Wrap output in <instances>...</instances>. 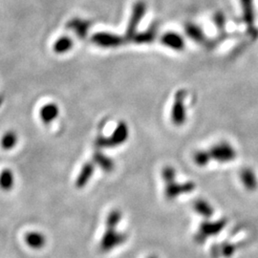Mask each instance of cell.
Listing matches in <instances>:
<instances>
[{"label": "cell", "mask_w": 258, "mask_h": 258, "mask_svg": "<svg viewBox=\"0 0 258 258\" xmlns=\"http://www.w3.org/2000/svg\"><path fill=\"white\" fill-rule=\"evenodd\" d=\"M241 6L243 10V18L248 27V31L253 36L257 33L256 28L254 27L253 0H241Z\"/></svg>", "instance_id": "3957f363"}, {"label": "cell", "mask_w": 258, "mask_h": 258, "mask_svg": "<svg viewBox=\"0 0 258 258\" xmlns=\"http://www.w3.org/2000/svg\"><path fill=\"white\" fill-rule=\"evenodd\" d=\"M71 47H72V42L67 38H63L57 44L56 49H57V51L63 53V52L68 51L69 49H71Z\"/></svg>", "instance_id": "7c38bea8"}, {"label": "cell", "mask_w": 258, "mask_h": 258, "mask_svg": "<svg viewBox=\"0 0 258 258\" xmlns=\"http://www.w3.org/2000/svg\"><path fill=\"white\" fill-rule=\"evenodd\" d=\"M87 27H88V24L85 23V22H79L78 24H76V30L78 31V33L81 35V36H85L86 33H87Z\"/></svg>", "instance_id": "9a60e30c"}, {"label": "cell", "mask_w": 258, "mask_h": 258, "mask_svg": "<svg viewBox=\"0 0 258 258\" xmlns=\"http://www.w3.org/2000/svg\"><path fill=\"white\" fill-rule=\"evenodd\" d=\"M93 42L101 47L116 48L124 44V39L109 33H99L94 36Z\"/></svg>", "instance_id": "7a4b0ae2"}, {"label": "cell", "mask_w": 258, "mask_h": 258, "mask_svg": "<svg viewBox=\"0 0 258 258\" xmlns=\"http://www.w3.org/2000/svg\"><path fill=\"white\" fill-rule=\"evenodd\" d=\"M162 43L165 45L166 47H169L176 51H180L183 50L185 47V42L182 39V37L176 33H166L165 34L162 39H161Z\"/></svg>", "instance_id": "277c9868"}, {"label": "cell", "mask_w": 258, "mask_h": 258, "mask_svg": "<svg viewBox=\"0 0 258 258\" xmlns=\"http://www.w3.org/2000/svg\"><path fill=\"white\" fill-rule=\"evenodd\" d=\"M95 160H96V162H98L99 164L103 165L104 169H109V167H110V162H109L106 158H104L103 156H102V155L97 153V154L95 155Z\"/></svg>", "instance_id": "5bb4252c"}, {"label": "cell", "mask_w": 258, "mask_h": 258, "mask_svg": "<svg viewBox=\"0 0 258 258\" xmlns=\"http://www.w3.org/2000/svg\"><path fill=\"white\" fill-rule=\"evenodd\" d=\"M94 167L91 164H86L83 167L80 175L78 177L76 181V186L78 187H83L86 185L90 177L93 174Z\"/></svg>", "instance_id": "9c48e42d"}, {"label": "cell", "mask_w": 258, "mask_h": 258, "mask_svg": "<svg viewBox=\"0 0 258 258\" xmlns=\"http://www.w3.org/2000/svg\"><path fill=\"white\" fill-rule=\"evenodd\" d=\"M14 186V175L10 169H4L0 173V187L3 190H10Z\"/></svg>", "instance_id": "30bf717a"}, {"label": "cell", "mask_w": 258, "mask_h": 258, "mask_svg": "<svg viewBox=\"0 0 258 258\" xmlns=\"http://www.w3.org/2000/svg\"><path fill=\"white\" fill-rule=\"evenodd\" d=\"M59 115V108L57 104L49 103L44 105L41 110V118L42 122L45 124H51L52 122L58 117Z\"/></svg>", "instance_id": "5b68a950"}, {"label": "cell", "mask_w": 258, "mask_h": 258, "mask_svg": "<svg viewBox=\"0 0 258 258\" xmlns=\"http://www.w3.org/2000/svg\"><path fill=\"white\" fill-rule=\"evenodd\" d=\"M186 35L194 42H198V43H204L206 41L204 33L195 24H192V23L186 24Z\"/></svg>", "instance_id": "52a82bcc"}, {"label": "cell", "mask_w": 258, "mask_h": 258, "mask_svg": "<svg viewBox=\"0 0 258 258\" xmlns=\"http://www.w3.org/2000/svg\"><path fill=\"white\" fill-rule=\"evenodd\" d=\"M18 143V135L14 131H8L3 135L1 139V146L2 148L9 150L12 149Z\"/></svg>", "instance_id": "8fae6325"}, {"label": "cell", "mask_w": 258, "mask_h": 258, "mask_svg": "<svg viewBox=\"0 0 258 258\" xmlns=\"http://www.w3.org/2000/svg\"><path fill=\"white\" fill-rule=\"evenodd\" d=\"M146 12V4L144 1H138L135 3L133 6V10L131 14V18L128 22V26L126 29V36L127 38H133L136 35L137 28L140 24L141 21L143 20Z\"/></svg>", "instance_id": "6da1fadb"}, {"label": "cell", "mask_w": 258, "mask_h": 258, "mask_svg": "<svg viewBox=\"0 0 258 258\" xmlns=\"http://www.w3.org/2000/svg\"><path fill=\"white\" fill-rule=\"evenodd\" d=\"M1 103H2V99L0 98V104H1Z\"/></svg>", "instance_id": "2e32d148"}, {"label": "cell", "mask_w": 258, "mask_h": 258, "mask_svg": "<svg viewBox=\"0 0 258 258\" xmlns=\"http://www.w3.org/2000/svg\"><path fill=\"white\" fill-rule=\"evenodd\" d=\"M213 20H214V22H215L217 27H218L220 30L224 29L226 21H225V17H224L223 14H220V13L216 14V15L214 16V19H213Z\"/></svg>", "instance_id": "4fadbf2b"}, {"label": "cell", "mask_w": 258, "mask_h": 258, "mask_svg": "<svg viewBox=\"0 0 258 258\" xmlns=\"http://www.w3.org/2000/svg\"><path fill=\"white\" fill-rule=\"evenodd\" d=\"M156 35H157V26L154 25V26H151L148 30H146L144 33L135 35L133 38H134V42L136 43L143 44V43H149V42H153Z\"/></svg>", "instance_id": "ba28073f"}, {"label": "cell", "mask_w": 258, "mask_h": 258, "mask_svg": "<svg viewBox=\"0 0 258 258\" xmlns=\"http://www.w3.org/2000/svg\"><path fill=\"white\" fill-rule=\"evenodd\" d=\"M25 242L27 243V245L30 248L40 249L44 247L46 239L41 232L33 231V232H29L25 235Z\"/></svg>", "instance_id": "8992f818"}]
</instances>
